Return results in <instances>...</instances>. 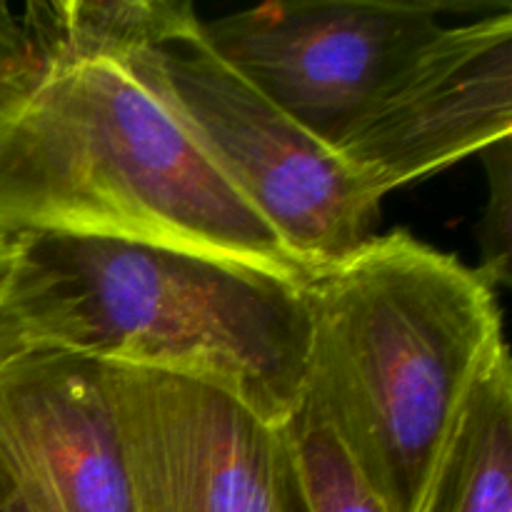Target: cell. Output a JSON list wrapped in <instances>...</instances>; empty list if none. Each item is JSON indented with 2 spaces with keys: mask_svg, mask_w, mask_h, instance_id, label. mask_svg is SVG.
Returning <instances> with one entry per match:
<instances>
[{
  "mask_svg": "<svg viewBox=\"0 0 512 512\" xmlns=\"http://www.w3.org/2000/svg\"><path fill=\"white\" fill-rule=\"evenodd\" d=\"M33 40L25 20H18L13 10L0 3V85L18 78L30 63Z\"/></svg>",
  "mask_w": 512,
  "mask_h": 512,
  "instance_id": "cell-12",
  "label": "cell"
},
{
  "mask_svg": "<svg viewBox=\"0 0 512 512\" xmlns=\"http://www.w3.org/2000/svg\"><path fill=\"white\" fill-rule=\"evenodd\" d=\"M300 408L328 425L388 512H413L488 355L505 343L495 285L405 230L305 285Z\"/></svg>",
  "mask_w": 512,
  "mask_h": 512,
  "instance_id": "cell-2",
  "label": "cell"
},
{
  "mask_svg": "<svg viewBox=\"0 0 512 512\" xmlns=\"http://www.w3.org/2000/svg\"><path fill=\"white\" fill-rule=\"evenodd\" d=\"M278 512H310L303 488H300L298 473H295L293 458H290L288 438L283 425V463H280V488H278Z\"/></svg>",
  "mask_w": 512,
  "mask_h": 512,
  "instance_id": "cell-15",
  "label": "cell"
},
{
  "mask_svg": "<svg viewBox=\"0 0 512 512\" xmlns=\"http://www.w3.org/2000/svg\"><path fill=\"white\" fill-rule=\"evenodd\" d=\"M8 273H0V375L8 365H13L15 360L23 358L25 353H30V343L25 338L23 328H20L18 318L13 315V310L5 303V283H8Z\"/></svg>",
  "mask_w": 512,
  "mask_h": 512,
  "instance_id": "cell-13",
  "label": "cell"
},
{
  "mask_svg": "<svg viewBox=\"0 0 512 512\" xmlns=\"http://www.w3.org/2000/svg\"><path fill=\"white\" fill-rule=\"evenodd\" d=\"M435 0H273L200 20L228 65L335 150L383 80L443 28Z\"/></svg>",
  "mask_w": 512,
  "mask_h": 512,
  "instance_id": "cell-5",
  "label": "cell"
},
{
  "mask_svg": "<svg viewBox=\"0 0 512 512\" xmlns=\"http://www.w3.org/2000/svg\"><path fill=\"white\" fill-rule=\"evenodd\" d=\"M0 458L50 512H135L103 365L30 350L0 375Z\"/></svg>",
  "mask_w": 512,
  "mask_h": 512,
  "instance_id": "cell-8",
  "label": "cell"
},
{
  "mask_svg": "<svg viewBox=\"0 0 512 512\" xmlns=\"http://www.w3.org/2000/svg\"><path fill=\"white\" fill-rule=\"evenodd\" d=\"M285 438L310 512H388L333 430L315 415L298 408Z\"/></svg>",
  "mask_w": 512,
  "mask_h": 512,
  "instance_id": "cell-10",
  "label": "cell"
},
{
  "mask_svg": "<svg viewBox=\"0 0 512 512\" xmlns=\"http://www.w3.org/2000/svg\"><path fill=\"white\" fill-rule=\"evenodd\" d=\"M135 512H278L283 428L235 395L103 365Z\"/></svg>",
  "mask_w": 512,
  "mask_h": 512,
  "instance_id": "cell-6",
  "label": "cell"
},
{
  "mask_svg": "<svg viewBox=\"0 0 512 512\" xmlns=\"http://www.w3.org/2000/svg\"><path fill=\"white\" fill-rule=\"evenodd\" d=\"M193 15L170 0L30 5L33 55L0 85V235L158 245L308 285L165 93L153 45Z\"/></svg>",
  "mask_w": 512,
  "mask_h": 512,
  "instance_id": "cell-1",
  "label": "cell"
},
{
  "mask_svg": "<svg viewBox=\"0 0 512 512\" xmlns=\"http://www.w3.org/2000/svg\"><path fill=\"white\" fill-rule=\"evenodd\" d=\"M413 512H512V370L500 343L453 420Z\"/></svg>",
  "mask_w": 512,
  "mask_h": 512,
  "instance_id": "cell-9",
  "label": "cell"
},
{
  "mask_svg": "<svg viewBox=\"0 0 512 512\" xmlns=\"http://www.w3.org/2000/svg\"><path fill=\"white\" fill-rule=\"evenodd\" d=\"M490 148V198L480 230L485 265L478 270L490 285H495L505 283L510 275V138Z\"/></svg>",
  "mask_w": 512,
  "mask_h": 512,
  "instance_id": "cell-11",
  "label": "cell"
},
{
  "mask_svg": "<svg viewBox=\"0 0 512 512\" xmlns=\"http://www.w3.org/2000/svg\"><path fill=\"white\" fill-rule=\"evenodd\" d=\"M5 303L33 350L200 380L275 428L303 403L305 285L158 245L18 235Z\"/></svg>",
  "mask_w": 512,
  "mask_h": 512,
  "instance_id": "cell-3",
  "label": "cell"
},
{
  "mask_svg": "<svg viewBox=\"0 0 512 512\" xmlns=\"http://www.w3.org/2000/svg\"><path fill=\"white\" fill-rule=\"evenodd\" d=\"M0 512H50L0 458Z\"/></svg>",
  "mask_w": 512,
  "mask_h": 512,
  "instance_id": "cell-14",
  "label": "cell"
},
{
  "mask_svg": "<svg viewBox=\"0 0 512 512\" xmlns=\"http://www.w3.org/2000/svg\"><path fill=\"white\" fill-rule=\"evenodd\" d=\"M10 258H13V238L0 235V273L10 268Z\"/></svg>",
  "mask_w": 512,
  "mask_h": 512,
  "instance_id": "cell-16",
  "label": "cell"
},
{
  "mask_svg": "<svg viewBox=\"0 0 512 512\" xmlns=\"http://www.w3.org/2000/svg\"><path fill=\"white\" fill-rule=\"evenodd\" d=\"M512 8L443 25L413 50L335 153L378 198L510 138Z\"/></svg>",
  "mask_w": 512,
  "mask_h": 512,
  "instance_id": "cell-7",
  "label": "cell"
},
{
  "mask_svg": "<svg viewBox=\"0 0 512 512\" xmlns=\"http://www.w3.org/2000/svg\"><path fill=\"white\" fill-rule=\"evenodd\" d=\"M165 93L290 258L318 275L373 238L380 200L320 138L265 98L190 18L153 45Z\"/></svg>",
  "mask_w": 512,
  "mask_h": 512,
  "instance_id": "cell-4",
  "label": "cell"
}]
</instances>
